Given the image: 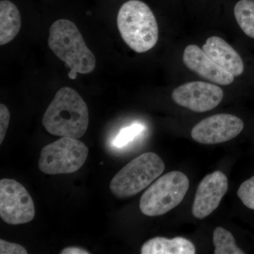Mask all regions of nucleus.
Instances as JSON below:
<instances>
[{"label":"nucleus","mask_w":254,"mask_h":254,"mask_svg":"<svg viewBox=\"0 0 254 254\" xmlns=\"http://www.w3.org/2000/svg\"><path fill=\"white\" fill-rule=\"evenodd\" d=\"M88 123L86 102L69 87L57 92L43 118V125L50 134L73 138L85 134Z\"/></svg>","instance_id":"nucleus-1"},{"label":"nucleus","mask_w":254,"mask_h":254,"mask_svg":"<svg viewBox=\"0 0 254 254\" xmlns=\"http://www.w3.org/2000/svg\"><path fill=\"white\" fill-rule=\"evenodd\" d=\"M117 23L123 41L136 53H145L158 43L156 18L143 1L129 0L125 2L119 10Z\"/></svg>","instance_id":"nucleus-2"},{"label":"nucleus","mask_w":254,"mask_h":254,"mask_svg":"<svg viewBox=\"0 0 254 254\" xmlns=\"http://www.w3.org/2000/svg\"><path fill=\"white\" fill-rule=\"evenodd\" d=\"M48 46L70 70L82 74L94 71L95 55L72 21L62 18L53 23L50 28Z\"/></svg>","instance_id":"nucleus-3"},{"label":"nucleus","mask_w":254,"mask_h":254,"mask_svg":"<svg viewBox=\"0 0 254 254\" xmlns=\"http://www.w3.org/2000/svg\"><path fill=\"white\" fill-rule=\"evenodd\" d=\"M165 170V164L152 152L143 153L127 164L111 180L110 190L115 196L128 198L150 186Z\"/></svg>","instance_id":"nucleus-4"},{"label":"nucleus","mask_w":254,"mask_h":254,"mask_svg":"<svg viewBox=\"0 0 254 254\" xmlns=\"http://www.w3.org/2000/svg\"><path fill=\"white\" fill-rule=\"evenodd\" d=\"M190 188V180L180 171H172L159 177L142 195L139 208L150 217L168 213L185 198Z\"/></svg>","instance_id":"nucleus-5"},{"label":"nucleus","mask_w":254,"mask_h":254,"mask_svg":"<svg viewBox=\"0 0 254 254\" xmlns=\"http://www.w3.org/2000/svg\"><path fill=\"white\" fill-rule=\"evenodd\" d=\"M88 148L77 138L62 137L43 147L38 168L47 175L76 173L86 161Z\"/></svg>","instance_id":"nucleus-6"},{"label":"nucleus","mask_w":254,"mask_h":254,"mask_svg":"<svg viewBox=\"0 0 254 254\" xmlns=\"http://www.w3.org/2000/svg\"><path fill=\"white\" fill-rule=\"evenodd\" d=\"M36 215L31 195L21 184L12 179L0 180V217L9 225L28 223Z\"/></svg>","instance_id":"nucleus-7"},{"label":"nucleus","mask_w":254,"mask_h":254,"mask_svg":"<svg viewBox=\"0 0 254 254\" xmlns=\"http://www.w3.org/2000/svg\"><path fill=\"white\" fill-rule=\"evenodd\" d=\"M223 97L220 87L204 81L188 82L177 87L172 93L175 103L196 113L214 109L221 103Z\"/></svg>","instance_id":"nucleus-8"},{"label":"nucleus","mask_w":254,"mask_h":254,"mask_svg":"<svg viewBox=\"0 0 254 254\" xmlns=\"http://www.w3.org/2000/svg\"><path fill=\"white\" fill-rule=\"evenodd\" d=\"M245 124L235 115L218 114L202 120L192 128V138L202 144H218L233 139L243 130Z\"/></svg>","instance_id":"nucleus-9"},{"label":"nucleus","mask_w":254,"mask_h":254,"mask_svg":"<svg viewBox=\"0 0 254 254\" xmlns=\"http://www.w3.org/2000/svg\"><path fill=\"white\" fill-rule=\"evenodd\" d=\"M228 190V180L220 171L209 174L203 179L195 192L192 213L195 218L203 219L218 208Z\"/></svg>","instance_id":"nucleus-10"},{"label":"nucleus","mask_w":254,"mask_h":254,"mask_svg":"<svg viewBox=\"0 0 254 254\" xmlns=\"http://www.w3.org/2000/svg\"><path fill=\"white\" fill-rule=\"evenodd\" d=\"M183 61L190 71L217 84L227 86L235 80L233 75L214 63L203 50L195 45H190L185 48Z\"/></svg>","instance_id":"nucleus-11"},{"label":"nucleus","mask_w":254,"mask_h":254,"mask_svg":"<svg viewBox=\"0 0 254 254\" xmlns=\"http://www.w3.org/2000/svg\"><path fill=\"white\" fill-rule=\"evenodd\" d=\"M202 50L214 63L234 76H240L243 73L245 64L240 55L220 37H210L202 47Z\"/></svg>","instance_id":"nucleus-12"},{"label":"nucleus","mask_w":254,"mask_h":254,"mask_svg":"<svg viewBox=\"0 0 254 254\" xmlns=\"http://www.w3.org/2000/svg\"><path fill=\"white\" fill-rule=\"evenodd\" d=\"M142 254H195V249L190 241L183 237L170 239L156 237L142 246Z\"/></svg>","instance_id":"nucleus-13"},{"label":"nucleus","mask_w":254,"mask_h":254,"mask_svg":"<svg viewBox=\"0 0 254 254\" xmlns=\"http://www.w3.org/2000/svg\"><path fill=\"white\" fill-rule=\"evenodd\" d=\"M21 26V15L16 5L8 0L0 1V45L12 41Z\"/></svg>","instance_id":"nucleus-14"},{"label":"nucleus","mask_w":254,"mask_h":254,"mask_svg":"<svg viewBox=\"0 0 254 254\" xmlns=\"http://www.w3.org/2000/svg\"><path fill=\"white\" fill-rule=\"evenodd\" d=\"M235 18L242 31L254 39V1L240 0L234 9Z\"/></svg>","instance_id":"nucleus-15"},{"label":"nucleus","mask_w":254,"mask_h":254,"mask_svg":"<svg viewBox=\"0 0 254 254\" xmlns=\"http://www.w3.org/2000/svg\"><path fill=\"white\" fill-rule=\"evenodd\" d=\"M213 241L215 254H245L235 243L233 235L222 227H218L213 232Z\"/></svg>","instance_id":"nucleus-16"},{"label":"nucleus","mask_w":254,"mask_h":254,"mask_svg":"<svg viewBox=\"0 0 254 254\" xmlns=\"http://www.w3.org/2000/svg\"><path fill=\"white\" fill-rule=\"evenodd\" d=\"M143 130H144V127L140 124H134L131 126L126 127L119 133L114 140L113 144L118 148L125 146L130 141H133Z\"/></svg>","instance_id":"nucleus-17"},{"label":"nucleus","mask_w":254,"mask_h":254,"mask_svg":"<svg viewBox=\"0 0 254 254\" xmlns=\"http://www.w3.org/2000/svg\"><path fill=\"white\" fill-rule=\"evenodd\" d=\"M237 195L245 206L254 210V175L241 185Z\"/></svg>","instance_id":"nucleus-18"},{"label":"nucleus","mask_w":254,"mask_h":254,"mask_svg":"<svg viewBox=\"0 0 254 254\" xmlns=\"http://www.w3.org/2000/svg\"><path fill=\"white\" fill-rule=\"evenodd\" d=\"M10 113L6 105H0V143L4 141L8 127H9Z\"/></svg>","instance_id":"nucleus-19"},{"label":"nucleus","mask_w":254,"mask_h":254,"mask_svg":"<svg viewBox=\"0 0 254 254\" xmlns=\"http://www.w3.org/2000/svg\"><path fill=\"white\" fill-rule=\"evenodd\" d=\"M0 254H28V252L21 245L0 240Z\"/></svg>","instance_id":"nucleus-20"},{"label":"nucleus","mask_w":254,"mask_h":254,"mask_svg":"<svg viewBox=\"0 0 254 254\" xmlns=\"http://www.w3.org/2000/svg\"><path fill=\"white\" fill-rule=\"evenodd\" d=\"M61 254H89L90 252L88 251L83 250L77 247H69L64 249L60 252Z\"/></svg>","instance_id":"nucleus-21"},{"label":"nucleus","mask_w":254,"mask_h":254,"mask_svg":"<svg viewBox=\"0 0 254 254\" xmlns=\"http://www.w3.org/2000/svg\"><path fill=\"white\" fill-rule=\"evenodd\" d=\"M78 73L76 71H72V70H70L69 72H68V78L70 79H76V77H77Z\"/></svg>","instance_id":"nucleus-22"}]
</instances>
